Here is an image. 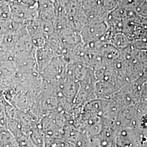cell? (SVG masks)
Wrapping results in <instances>:
<instances>
[{
  "mask_svg": "<svg viewBox=\"0 0 147 147\" xmlns=\"http://www.w3.org/2000/svg\"><path fill=\"white\" fill-rule=\"evenodd\" d=\"M107 31L105 21L90 23L85 25L80 31L82 41L84 45L103 41Z\"/></svg>",
  "mask_w": 147,
  "mask_h": 147,
  "instance_id": "6da1fadb",
  "label": "cell"
},
{
  "mask_svg": "<svg viewBox=\"0 0 147 147\" xmlns=\"http://www.w3.org/2000/svg\"><path fill=\"white\" fill-rule=\"evenodd\" d=\"M68 63L62 56H56L40 73L42 80L47 82L58 81L65 75Z\"/></svg>",
  "mask_w": 147,
  "mask_h": 147,
  "instance_id": "7a4b0ae2",
  "label": "cell"
},
{
  "mask_svg": "<svg viewBox=\"0 0 147 147\" xmlns=\"http://www.w3.org/2000/svg\"><path fill=\"white\" fill-rule=\"evenodd\" d=\"M10 3L13 20L26 24L28 21L39 19L38 7H29L15 1Z\"/></svg>",
  "mask_w": 147,
  "mask_h": 147,
  "instance_id": "3957f363",
  "label": "cell"
},
{
  "mask_svg": "<svg viewBox=\"0 0 147 147\" xmlns=\"http://www.w3.org/2000/svg\"><path fill=\"white\" fill-rule=\"evenodd\" d=\"M28 34L36 49L45 46L47 43V39L42 33L40 19L28 21L26 23Z\"/></svg>",
  "mask_w": 147,
  "mask_h": 147,
  "instance_id": "277c9868",
  "label": "cell"
},
{
  "mask_svg": "<svg viewBox=\"0 0 147 147\" xmlns=\"http://www.w3.org/2000/svg\"><path fill=\"white\" fill-rule=\"evenodd\" d=\"M56 56L57 55L47 42L45 46L36 49L35 56L38 69L40 73L47 67Z\"/></svg>",
  "mask_w": 147,
  "mask_h": 147,
  "instance_id": "5b68a950",
  "label": "cell"
},
{
  "mask_svg": "<svg viewBox=\"0 0 147 147\" xmlns=\"http://www.w3.org/2000/svg\"><path fill=\"white\" fill-rule=\"evenodd\" d=\"M0 21L1 22L12 20L11 3L6 0L0 1Z\"/></svg>",
  "mask_w": 147,
  "mask_h": 147,
  "instance_id": "8992f818",
  "label": "cell"
},
{
  "mask_svg": "<svg viewBox=\"0 0 147 147\" xmlns=\"http://www.w3.org/2000/svg\"><path fill=\"white\" fill-rule=\"evenodd\" d=\"M40 27L42 33L48 39L56 32L55 23L51 21L40 20Z\"/></svg>",
  "mask_w": 147,
  "mask_h": 147,
  "instance_id": "52a82bcc",
  "label": "cell"
}]
</instances>
